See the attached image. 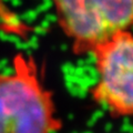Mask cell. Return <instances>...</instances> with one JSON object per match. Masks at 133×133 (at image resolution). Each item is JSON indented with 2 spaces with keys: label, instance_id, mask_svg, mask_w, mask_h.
Here are the masks:
<instances>
[{
  "label": "cell",
  "instance_id": "3957f363",
  "mask_svg": "<svg viewBox=\"0 0 133 133\" xmlns=\"http://www.w3.org/2000/svg\"><path fill=\"white\" fill-rule=\"evenodd\" d=\"M97 82L91 100L115 119L133 116V32H120L92 52Z\"/></svg>",
  "mask_w": 133,
  "mask_h": 133
},
{
  "label": "cell",
  "instance_id": "6da1fadb",
  "mask_svg": "<svg viewBox=\"0 0 133 133\" xmlns=\"http://www.w3.org/2000/svg\"><path fill=\"white\" fill-rule=\"evenodd\" d=\"M62 127L38 62L17 52L10 71L0 72V133H56Z\"/></svg>",
  "mask_w": 133,
  "mask_h": 133
},
{
  "label": "cell",
  "instance_id": "7a4b0ae2",
  "mask_svg": "<svg viewBox=\"0 0 133 133\" xmlns=\"http://www.w3.org/2000/svg\"><path fill=\"white\" fill-rule=\"evenodd\" d=\"M74 55H88L133 28V0H50Z\"/></svg>",
  "mask_w": 133,
  "mask_h": 133
}]
</instances>
